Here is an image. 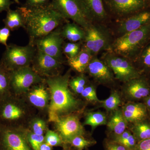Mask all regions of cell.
Returning a JSON list of instances; mask_svg holds the SVG:
<instances>
[{"label":"cell","instance_id":"6da1fadb","mask_svg":"<svg viewBox=\"0 0 150 150\" xmlns=\"http://www.w3.org/2000/svg\"><path fill=\"white\" fill-rule=\"evenodd\" d=\"M71 72L45 78L50 93L48 108V121L56 123L63 116L81 110L83 103L75 97L70 91L69 82Z\"/></svg>","mask_w":150,"mask_h":150},{"label":"cell","instance_id":"7a4b0ae2","mask_svg":"<svg viewBox=\"0 0 150 150\" xmlns=\"http://www.w3.org/2000/svg\"><path fill=\"white\" fill-rule=\"evenodd\" d=\"M18 8L24 17V29L29 36V44L33 46L36 40L69 22L53 7L51 3L39 7L30 8L23 6Z\"/></svg>","mask_w":150,"mask_h":150},{"label":"cell","instance_id":"3957f363","mask_svg":"<svg viewBox=\"0 0 150 150\" xmlns=\"http://www.w3.org/2000/svg\"><path fill=\"white\" fill-rule=\"evenodd\" d=\"M22 96L12 93L0 101V124L12 128H24L32 119L28 103Z\"/></svg>","mask_w":150,"mask_h":150},{"label":"cell","instance_id":"277c9868","mask_svg":"<svg viewBox=\"0 0 150 150\" xmlns=\"http://www.w3.org/2000/svg\"><path fill=\"white\" fill-rule=\"evenodd\" d=\"M150 41V23L114 39L110 51L134 62Z\"/></svg>","mask_w":150,"mask_h":150},{"label":"cell","instance_id":"5b68a950","mask_svg":"<svg viewBox=\"0 0 150 150\" xmlns=\"http://www.w3.org/2000/svg\"><path fill=\"white\" fill-rule=\"evenodd\" d=\"M85 30L83 45L93 56L110 51L115 37L108 25L92 23Z\"/></svg>","mask_w":150,"mask_h":150},{"label":"cell","instance_id":"8992f818","mask_svg":"<svg viewBox=\"0 0 150 150\" xmlns=\"http://www.w3.org/2000/svg\"><path fill=\"white\" fill-rule=\"evenodd\" d=\"M100 59L110 68L115 79L123 83L142 75L132 61L110 50L103 52Z\"/></svg>","mask_w":150,"mask_h":150},{"label":"cell","instance_id":"52a82bcc","mask_svg":"<svg viewBox=\"0 0 150 150\" xmlns=\"http://www.w3.org/2000/svg\"><path fill=\"white\" fill-rule=\"evenodd\" d=\"M0 61L10 71L30 67L37 49L28 43L22 46L14 44L8 45Z\"/></svg>","mask_w":150,"mask_h":150},{"label":"cell","instance_id":"ba28073f","mask_svg":"<svg viewBox=\"0 0 150 150\" xmlns=\"http://www.w3.org/2000/svg\"><path fill=\"white\" fill-rule=\"evenodd\" d=\"M108 14L114 21L150 9V0H103Z\"/></svg>","mask_w":150,"mask_h":150},{"label":"cell","instance_id":"9c48e42d","mask_svg":"<svg viewBox=\"0 0 150 150\" xmlns=\"http://www.w3.org/2000/svg\"><path fill=\"white\" fill-rule=\"evenodd\" d=\"M45 78L38 74L30 67L10 71V86L11 93L22 96L32 86L43 82Z\"/></svg>","mask_w":150,"mask_h":150},{"label":"cell","instance_id":"30bf717a","mask_svg":"<svg viewBox=\"0 0 150 150\" xmlns=\"http://www.w3.org/2000/svg\"><path fill=\"white\" fill-rule=\"evenodd\" d=\"M25 128H12L0 124V150H33Z\"/></svg>","mask_w":150,"mask_h":150},{"label":"cell","instance_id":"8fae6325","mask_svg":"<svg viewBox=\"0 0 150 150\" xmlns=\"http://www.w3.org/2000/svg\"><path fill=\"white\" fill-rule=\"evenodd\" d=\"M150 23V9L142 11L108 25L115 38L134 31Z\"/></svg>","mask_w":150,"mask_h":150},{"label":"cell","instance_id":"7c38bea8","mask_svg":"<svg viewBox=\"0 0 150 150\" xmlns=\"http://www.w3.org/2000/svg\"><path fill=\"white\" fill-rule=\"evenodd\" d=\"M50 3L65 18L71 20L84 29L91 24L84 15L78 0H51Z\"/></svg>","mask_w":150,"mask_h":150},{"label":"cell","instance_id":"4fadbf2b","mask_svg":"<svg viewBox=\"0 0 150 150\" xmlns=\"http://www.w3.org/2000/svg\"><path fill=\"white\" fill-rule=\"evenodd\" d=\"M57 28L48 35L41 38L34 42L33 45L37 51L63 62V48L64 39L60 31Z\"/></svg>","mask_w":150,"mask_h":150},{"label":"cell","instance_id":"5bb4252c","mask_svg":"<svg viewBox=\"0 0 150 150\" xmlns=\"http://www.w3.org/2000/svg\"><path fill=\"white\" fill-rule=\"evenodd\" d=\"M54 123L57 133L64 144H69L73 138L85 134L83 126L77 115L75 114L63 116Z\"/></svg>","mask_w":150,"mask_h":150},{"label":"cell","instance_id":"9a60e30c","mask_svg":"<svg viewBox=\"0 0 150 150\" xmlns=\"http://www.w3.org/2000/svg\"><path fill=\"white\" fill-rule=\"evenodd\" d=\"M63 63V62L37 50L31 67L38 74L46 78L60 74Z\"/></svg>","mask_w":150,"mask_h":150},{"label":"cell","instance_id":"2e32d148","mask_svg":"<svg viewBox=\"0 0 150 150\" xmlns=\"http://www.w3.org/2000/svg\"><path fill=\"white\" fill-rule=\"evenodd\" d=\"M82 10L91 23L109 25L111 20L108 14L103 0H78Z\"/></svg>","mask_w":150,"mask_h":150},{"label":"cell","instance_id":"e0dca14e","mask_svg":"<svg viewBox=\"0 0 150 150\" xmlns=\"http://www.w3.org/2000/svg\"><path fill=\"white\" fill-rule=\"evenodd\" d=\"M85 72L87 73L97 82L103 84L114 83L116 80L109 67L97 56L93 57Z\"/></svg>","mask_w":150,"mask_h":150},{"label":"cell","instance_id":"ac0fdd59","mask_svg":"<svg viewBox=\"0 0 150 150\" xmlns=\"http://www.w3.org/2000/svg\"><path fill=\"white\" fill-rule=\"evenodd\" d=\"M123 83V93L130 100L141 99L150 95L149 82L143 74Z\"/></svg>","mask_w":150,"mask_h":150},{"label":"cell","instance_id":"d6986e66","mask_svg":"<svg viewBox=\"0 0 150 150\" xmlns=\"http://www.w3.org/2000/svg\"><path fill=\"white\" fill-rule=\"evenodd\" d=\"M44 81L32 86L24 94L30 105L42 110L48 108L50 100V92L47 86L46 87L43 84Z\"/></svg>","mask_w":150,"mask_h":150},{"label":"cell","instance_id":"ffe728a7","mask_svg":"<svg viewBox=\"0 0 150 150\" xmlns=\"http://www.w3.org/2000/svg\"><path fill=\"white\" fill-rule=\"evenodd\" d=\"M122 110L128 123H134L145 120L147 113L146 105L139 103H128L123 106Z\"/></svg>","mask_w":150,"mask_h":150},{"label":"cell","instance_id":"44dd1931","mask_svg":"<svg viewBox=\"0 0 150 150\" xmlns=\"http://www.w3.org/2000/svg\"><path fill=\"white\" fill-rule=\"evenodd\" d=\"M93 54L83 45L79 54L72 59H68L70 67L80 74H84L93 57Z\"/></svg>","mask_w":150,"mask_h":150},{"label":"cell","instance_id":"7402d4cb","mask_svg":"<svg viewBox=\"0 0 150 150\" xmlns=\"http://www.w3.org/2000/svg\"><path fill=\"white\" fill-rule=\"evenodd\" d=\"M60 31L63 38L71 42L82 41L85 36V30L74 22L66 23Z\"/></svg>","mask_w":150,"mask_h":150},{"label":"cell","instance_id":"603a6c76","mask_svg":"<svg viewBox=\"0 0 150 150\" xmlns=\"http://www.w3.org/2000/svg\"><path fill=\"white\" fill-rule=\"evenodd\" d=\"M128 122L124 118L122 109H117L114 110L107 126L112 133V136L119 135L126 131Z\"/></svg>","mask_w":150,"mask_h":150},{"label":"cell","instance_id":"cb8c5ba5","mask_svg":"<svg viewBox=\"0 0 150 150\" xmlns=\"http://www.w3.org/2000/svg\"><path fill=\"white\" fill-rule=\"evenodd\" d=\"M6 27L14 31L20 28H25L24 17L20 9L15 10H9L7 11L6 16L3 21Z\"/></svg>","mask_w":150,"mask_h":150},{"label":"cell","instance_id":"d4e9b609","mask_svg":"<svg viewBox=\"0 0 150 150\" xmlns=\"http://www.w3.org/2000/svg\"><path fill=\"white\" fill-rule=\"evenodd\" d=\"M10 71L0 61V101L11 94Z\"/></svg>","mask_w":150,"mask_h":150},{"label":"cell","instance_id":"484cf974","mask_svg":"<svg viewBox=\"0 0 150 150\" xmlns=\"http://www.w3.org/2000/svg\"><path fill=\"white\" fill-rule=\"evenodd\" d=\"M142 74L150 71V41L133 62Z\"/></svg>","mask_w":150,"mask_h":150},{"label":"cell","instance_id":"4316f807","mask_svg":"<svg viewBox=\"0 0 150 150\" xmlns=\"http://www.w3.org/2000/svg\"><path fill=\"white\" fill-rule=\"evenodd\" d=\"M131 132L134 134L137 142L150 139V123L142 120L134 123L131 128Z\"/></svg>","mask_w":150,"mask_h":150},{"label":"cell","instance_id":"83f0119b","mask_svg":"<svg viewBox=\"0 0 150 150\" xmlns=\"http://www.w3.org/2000/svg\"><path fill=\"white\" fill-rule=\"evenodd\" d=\"M109 139L118 142L129 150H135L138 143L133 133L128 130H126L120 135L111 136Z\"/></svg>","mask_w":150,"mask_h":150},{"label":"cell","instance_id":"f1b7e54d","mask_svg":"<svg viewBox=\"0 0 150 150\" xmlns=\"http://www.w3.org/2000/svg\"><path fill=\"white\" fill-rule=\"evenodd\" d=\"M106 117L100 111L90 112L86 115L84 125L91 126L93 129L101 125L107 124Z\"/></svg>","mask_w":150,"mask_h":150},{"label":"cell","instance_id":"f546056e","mask_svg":"<svg viewBox=\"0 0 150 150\" xmlns=\"http://www.w3.org/2000/svg\"><path fill=\"white\" fill-rule=\"evenodd\" d=\"M88 85L87 78L84 74L70 79L69 86L75 93L81 94Z\"/></svg>","mask_w":150,"mask_h":150},{"label":"cell","instance_id":"4dcf8cb0","mask_svg":"<svg viewBox=\"0 0 150 150\" xmlns=\"http://www.w3.org/2000/svg\"><path fill=\"white\" fill-rule=\"evenodd\" d=\"M100 103L103 107L108 111H114L118 109L121 104V97L118 91H114L111 93L108 98Z\"/></svg>","mask_w":150,"mask_h":150},{"label":"cell","instance_id":"1f68e13d","mask_svg":"<svg viewBox=\"0 0 150 150\" xmlns=\"http://www.w3.org/2000/svg\"><path fill=\"white\" fill-rule=\"evenodd\" d=\"M82 46V42H69L64 43L62 48L63 53L67 59H72L77 56L80 51Z\"/></svg>","mask_w":150,"mask_h":150},{"label":"cell","instance_id":"d6a6232c","mask_svg":"<svg viewBox=\"0 0 150 150\" xmlns=\"http://www.w3.org/2000/svg\"><path fill=\"white\" fill-rule=\"evenodd\" d=\"M29 125L31 132L37 135H43L47 130L46 121L40 118H33L29 122Z\"/></svg>","mask_w":150,"mask_h":150},{"label":"cell","instance_id":"836d02e7","mask_svg":"<svg viewBox=\"0 0 150 150\" xmlns=\"http://www.w3.org/2000/svg\"><path fill=\"white\" fill-rule=\"evenodd\" d=\"M96 144V141L86 139L83 136L74 137L69 143L72 146L79 150H82Z\"/></svg>","mask_w":150,"mask_h":150},{"label":"cell","instance_id":"e575fe53","mask_svg":"<svg viewBox=\"0 0 150 150\" xmlns=\"http://www.w3.org/2000/svg\"><path fill=\"white\" fill-rule=\"evenodd\" d=\"M44 142L52 147L61 146L64 144L62 138L57 132L49 130L46 132Z\"/></svg>","mask_w":150,"mask_h":150},{"label":"cell","instance_id":"d590c367","mask_svg":"<svg viewBox=\"0 0 150 150\" xmlns=\"http://www.w3.org/2000/svg\"><path fill=\"white\" fill-rule=\"evenodd\" d=\"M27 138L33 150H39L40 145L44 142L45 137L27 131Z\"/></svg>","mask_w":150,"mask_h":150},{"label":"cell","instance_id":"8d00e7d4","mask_svg":"<svg viewBox=\"0 0 150 150\" xmlns=\"http://www.w3.org/2000/svg\"><path fill=\"white\" fill-rule=\"evenodd\" d=\"M83 97L90 101L101 102L97 96L96 90L92 84H88L81 94Z\"/></svg>","mask_w":150,"mask_h":150},{"label":"cell","instance_id":"74e56055","mask_svg":"<svg viewBox=\"0 0 150 150\" xmlns=\"http://www.w3.org/2000/svg\"><path fill=\"white\" fill-rule=\"evenodd\" d=\"M104 147L105 150H129L123 145L109 139L105 140Z\"/></svg>","mask_w":150,"mask_h":150},{"label":"cell","instance_id":"f35d334b","mask_svg":"<svg viewBox=\"0 0 150 150\" xmlns=\"http://www.w3.org/2000/svg\"><path fill=\"white\" fill-rule=\"evenodd\" d=\"M51 0H27L24 5L25 7L30 8L39 7L49 4Z\"/></svg>","mask_w":150,"mask_h":150},{"label":"cell","instance_id":"ab89813d","mask_svg":"<svg viewBox=\"0 0 150 150\" xmlns=\"http://www.w3.org/2000/svg\"><path fill=\"white\" fill-rule=\"evenodd\" d=\"M11 35V30L7 27H4L0 29V43L7 46V40Z\"/></svg>","mask_w":150,"mask_h":150},{"label":"cell","instance_id":"60d3db41","mask_svg":"<svg viewBox=\"0 0 150 150\" xmlns=\"http://www.w3.org/2000/svg\"><path fill=\"white\" fill-rule=\"evenodd\" d=\"M135 150H150V139L138 142Z\"/></svg>","mask_w":150,"mask_h":150},{"label":"cell","instance_id":"b9f144b4","mask_svg":"<svg viewBox=\"0 0 150 150\" xmlns=\"http://www.w3.org/2000/svg\"><path fill=\"white\" fill-rule=\"evenodd\" d=\"M14 4V2L11 0H0V13L6 11H8L10 9L11 6Z\"/></svg>","mask_w":150,"mask_h":150},{"label":"cell","instance_id":"7bdbcfd3","mask_svg":"<svg viewBox=\"0 0 150 150\" xmlns=\"http://www.w3.org/2000/svg\"><path fill=\"white\" fill-rule=\"evenodd\" d=\"M39 150H52V147L44 142L40 145Z\"/></svg>","mask_w":150,"mask_h":150},{"label":"cell","instance_id":"ee69618b","mask_svg":"<svg viewBox=\"0 0 150 150\" xmlns=\"http://www.w3.org/2000/svg\"><path fill=\"white\" fill-rule=\"evenodd\" d=\"M145 102H146V105L150 108V95H149L146 98Z\"/></svg>","mask_w":150,"mask_h":150},{"label":"cell","instance_id":"f6af8a7d","mask_svg":"<svg viewBox=\"0 0 150 150\" xmlns=\"http://www.w3.org/2000/svg\"><path fill=\"white\" fill-rule=\"evenodd\" d=\"M150 72V71H149V72Z\"/></svg>","mask_w":150,"mask_h":150}]
</instances>
